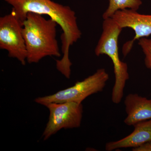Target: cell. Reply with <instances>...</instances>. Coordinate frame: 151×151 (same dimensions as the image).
<instances>
[{"mask_svg":"<svg viewBox=\"0 0 151 151\" xmlns=\"http://www.w3.org/2000/svg\"><path fill=\"white\" fill-rule=\"evenodd\" d=\"M12 6V11L22 23L29 13L46 15L61 27L63 56L57 60V69L67 78H70L72 65L69 57L70 47L81 38L75 12L69 6L52 0H5Z\"/></svg>","mask_w":151,"mask_h":151,"instance_id":"6da1fadb","label":"cell"},{"mask_svg":"<svg viewBox=\"0 0 151 151\" xmlns=\"http://www.w3.org/2000/svg\"><path fill=\"white\" fill-rule=\"evenodd\" d=\"M57 25L53 20L47 19L42 15L27 14L23 23L22 33L28 63H37L47 56H61L56 39Z\"/></svg>","mask_w":151,"mask_h":151,"instance_id":"7a4b0ae2","label":"cell"},{"mask_svg":"<svg viewBox=\"0 0 151 151\" xmlns=\"http://www.w3.org/2000/svg\"><path fill=\"white\" fill-rule=\"evenodd\" d=\"M122 29L112 18L104 19L103 32L94 50L97 56L106 55L113 62L115 81L112 101L116 104L122 101L126 82L129 78L128 65L121 60L119 55L118 39Z\"/></svg>","mask_w":151,"mask_h":151,"instance_id":"3957f363","label":"cell"},{"mask_svg":"<svg viewBox=\"0 0 151 151\" xmlns=\"http://www.w3.org/2000/svg\"><path fill=\"white\" fill-rule=\"evenodd\" d=\"M109 78L104 68H100L83 81L52 95L37 97L36 103L45 106L49 103L73 102L81 103L90 95L102 92Z\"/></svg>","mask_w":151,"mask_h":151,"instance_id":"277c9868","label":"cell"},{"mask_svg":"<svg viewBox=\"0 0 151 151\" xmlns=\"http://www.w3.org/2000/svg\"><path fill=\"white\" fill-rule=\"evenodd\" d=\"M48 121L42 134L45 141L62 129L77 128L81 126L83 117L82 103L73 102L49 103Z\"/></svg>","mask_w":151,"mask_h":151,"instance_id":"5b68a950","label":"cell"},{"mask_svg":"<svg viewBox=\"0 0 151 151\" xmlns=\"http://www.w3.org/2000/svg\"><path fill=\"white\" fill-rule=\"evenodd\" d=\"M0 48L8 56L26 65L27 50L22 33V23L12 12L0 18Z\"/></svg>","mask_w":151,"mask_h":151,"instance_id":"8992f818","label":"cell"},{"mask_svg":"<svg viewBox=\"0 0 151 151\" xmlns=\"http://www.w3.org/2000/svg\"><path fill=\"white\" fill-rule=\"evenodd\" d=\"M112 18L122 28H129L134 31V39L123 46L122 52L125 57L131 51L135 40L151 35V15L142 14L137 11L125 9L117 11Z\"/></svg>","mask_w":151,"mask_h":151,"instance_id":"52a82bcc","label":"cell"},{"mask_svg":"<svg viewBox=\"0 0 151 151\" xmlns=\"http://www.w3.org/2000/svg\"><path fill=\"white\" fill-rule=\"evenodd\" d=\"M134 131L123 139L106 143L105 150L112 151L117 149L139 147L151 142V119L135 124Z\"/></svg>","mask_w":151,"mask_h":151,"instance_id":"ba28073f","label":"cell"},{"mask_svg":"<svg viewBox=\"0 0 151 151\" xmlns=\"http://www.w3.org/2000/svg\"><path fill=\"white\" fill-rule=\"evenodd\" d=\"M124 105L127 117L124 122L127 126H134L151 119V99L137 94H129L125 98Z\"/></svg>","mask_w":151,"mask_h":151,"instance_id":"9c48e42d","label":"cell"},{"mask_svg":"<svg viewBox=\"0 0 151 151\" xmlns=\"http://www.w3.org/2000/svg\"><path fill=\"white\" fill-rule=\"evenodd\" d=\"M108 9L103 13V19L112 18L117 11L125 9L137 11L142 4L141 0H109Z\"/></svg>","mask_w":151,"mask_h":151,"instance_id":"30bf717a","label":"cell"},{"mask_svg":"<svg viewBox=\"0 0 151 151\" xmlns=\"http://www.w3.org/2000/svg\"><path fill=\"white\" fill-rule=\"evenodd\" d=\"M138 44L141 46L145 55L146 67L151 69V39L146 37L142 38L139 40Z\"/></svg>","mask_w":151,"mask_h":151,"instance_id":"8fae6325","label":"cell"},{"mask_svg":"<svg viewBox=\"0 0 151 151\" xmlns=\"http://www.w3.org/2000/svg\"><path fill=\"white\" fill-rule=\"evenodd\" d=\"M133 151H151V142L146 143L145 145L136 148L132 149Z\"/></svg>","mask_w":151,"mask_h":151,"instance_id":"7c38bea8","label":"cell"}]
</instances>
